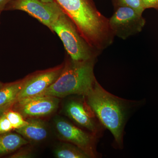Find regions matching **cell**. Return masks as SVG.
Listing matches in <instances>:
<instances>
[{
    "mask_svg": "<svg viewBox=\"0 0 158 158\" xmlns=\"http://www.w3.org/2000/svg\"><path fill=\"white\" fill-rule=\"evenodd\" d=\"M74 23L94 48L102 52L110 46L114 36L109 20L97 8L93 0H54Z\"/></svg>",
    "mask_w": 158,
    "mask_h": 158,
    "instance_id": "cell-1",
    "label": "cell"
},
{
    "mask_svg": "<svg viewBox=\"0 0 158 158\" xmlns=\"http://www.w3.org/2000/svg\"><path fill=\"white\" fill-rule=\"evenodd\" d=\"M83 97L101 124L111 132L115 143L122 148L124 127L130 107L127 101L108 92L97 80Z\"/></svg>",
    "mask_w": 158,
    "mask_h": 158,
    "instance_id": "cell-2",
    "label": "cell"
},
{
    "mask_svg": "<svg viewBox=\"0 0 158 158\" xmlns=\"http://www.w3.org/2000/svg\"><path fill=\"white\" fill-rule=\"evenodd\" d=\"M96 59L76 61L69 57L56 81L39 95L58 98L71 95L85 96L96 80L94 73Z\"/></svg>",
    "mask_w": 158,
    "mask_h": 158,
    "instance_id": "cell-3",
    "label": "cell"
},
{
    "mask_svg": "<svg viewBox=\"0 0 158 158\" xmlns=\"http://www.w3.org/2000/svg\"><path fill=\"white\" fill-rule=\"evenodd\" d=\"M51 30L56 33L69 57L74 61L97 59L102 53L88 43L74 23L64 11L54 23Z\"/></svg>",
    "mask_w": 158,
    "mask_h": 158,
    "instance_id": "cell-4",
    "label": "cell"
},
{
    "mask_svg": "<svg viewBox=\"0 0 158 158\" xmlns=\"http://www.w3.org/2000/svg\"><path fill=\"white\" fill-rule=\"evenodd\" d=\"M13 10L27 12L50 30L63 11L55 1L44 2L40 0H12L5 10Z\"/></svg>",
    "mask_w": 158,
    "mask_h": 158,
    "instance_id": "cell-5",
    "label": "cell"
},
{
    "mask_svg": "<svg viewBox=\"0 0 158 158\" xmlns=\"http://www.w3.org/2000/svg\"><path fill=\"white\" fill-rule=\"evenodd\" d=\"M109 20L114 37L123 40L140 32L144 24L142 15L127 7L115 8V12Z\"/></svg>",
    "mask_w": 158,
    "mask_h": 158,
    "instance_id": "cell-6",
    "label": "cell"
},
{
    "mask_svg": "<svg viewBox=\"0 0 158 158\" xmlns=\"http://www.w3.org/2000/svg\"><path fill=\"white\" fill-rule=\"evenodd\" d=\"M55 123L59 138L62 141L72 143L84 150L91 158L96 156L97 153L95 145L97 137L63 118H56Z\"/></svg>",
    "mask_w": 158,
    "mask_h": 158,
    "instance_id": "cell-7",
    "label": "cell"
},
{
    "mask_svg": "<svg viewBox=\"0 0 158 158\" xmlns=\"http://www.w3.org/2000/svg\"><path fill=\"white\" fill-rule=\"evenodd\" d=\"M59 100V98L55 97L36 95L16 101L11 109L25 118L46 116L58 109Z\"/></svg>",
    "mask_w": 158,
    "mask_h": 158,
    "instance_id": "cell-8",
    "label": "cell"
},
{
    "mask_svg": "<svg viewBox=\"0 0 158 158\" xmlns=\"http://www.w3.org/2000/svg\"><path fill=\"white\" fill-rule=\"evenodd\" d=\"M65 112L66 115L77 124L88 130L98 138L103 127L87 104L85 98L69 101L65 105Z\"/></svg>",
    "mask_w": 158,
    "mask_h": 158,
    "instance_id": "cell-9",
    "label": "cell"
},
{
    "mask_svg": "<svg viewBox=\"0 0 158 158\" xmlns=\"http://www.w3.org/2000/svg\"><path fill=\"white\" fill-rule=\"evenodd\" d=\"M63 65L40 73L25 79L22 88L15 101L42 93L56 81L62 72Z\"/></svg>",
    "mask_w": 158,
    "mask_h": 158,
    "instance_id": "cell-10",
    "label": "cell"
},
{
    "mask_svg": "<svg viewBox=\"0 0 158 158\" xmlns=\"http://www.w3.org/2000/svg\"><path fill=\"white\" fill-rule=\"evenodd\" d=\"M27 124L19 128L15 129V131L27 140L40 141L44 140L48 136V131L44 123L36 118L27 120Z\"/></svg>",
    "mask_w": 158,
    "mask_h": 158,
    "instance_id": "cell-11",
    "label": "cell"
},
{
    "mask_svg": "<svg viewBox=\"0 0 158 158\" xmlns=\"http://www.w3.org/2000/svg\"><path fill=\"white\" fill-rule=\"evenodd\" d=\"M28 143L27 139L18 133L9 132L0 134V157L15 152Z\"/></svg>",
    "mask_w": 158,
    "mask_h": 158,
    "instance_id": "cell-12",
    "label": "cell"
},
{
    "mask_svg": "<svg viewBox=\"0 0 158 158\" xmlns=\"http://www.w3.org/2000/svg\"><path fill=\"white\" fill-rule=\"evenodd\" d=\"M54 155L58 158H91L84 150L67 142L60 144L55 150Z\"/></svg>",
    "mask_w": 158,
    "mask_h": 158,
    "instance_id": "cell-13",
    "label": "cell"
},
{
    "mask_svg": "<svg viewBox=\"0 0 158 158\" xmlns=\"http://www.w3.org/2000/svg\"><path fill=\"white\" fill-rule=\"evenodd\" d=\"M24 79L5 85L0 88V106L15 102L23 84Z\"/></svg>",
    "mask_w": 158,
    "mask_h": 158,
    "instance_id": "cell-14",
    "label": "cell"
},
{
    "mask_svg": "<svg viewBox=\"0 0 158 158\" xmlns=\"http://www.w3.org/2000/svg\"><path fill=\"white\" fill-rule=\"evenodd\" d=\"M115 8L127 7L135 10L139 14L142 15L144 9L141 0H112Z\"/></svg>",
    "mask_w": 158,
    "mask_h": 158,
    "instance_id": "cell-15",
    "label": "cell"
},
{
    "mask_svg": "<svg viewBox=\"0 0 158 158\" xmlns=\"http://www.w3.org/2000/svg\"><path fill=\"white\" fill-rule=\"evenodd\" d=\"M5 113L11 123L13 129H17L27 124V121L25 120L22 115L17 111L10 109Z\"/></svg>",
    "mask_w": 158,
    "mask_h": 158,
    "instance_id": "cell-16",
    "label": "cell"
},
{
    "mask_svg": "<svg viewBox=\"0 0 158 158\" xmlns=\"http://www.w3.org/2000/svg\"><path fill=\"white\" fill-rule=\"evenodd\" d=\"M5 113L0 117V134L9 132L13 129Z\"/></svg>",
    "mask_w": 158,
    "mask_h": 158,
    "instance_id": "cell-17",
    "label": "cell"
},
{
    "mask_svg": "<svg viewBox=\"0 0 158 158\" xmlns=\"http://www.w3.org/2000/svg\"><path fill=\"white\" fill-rule=\"evenodd\" d=\"M32 153L28 150H20L9 156L11 158H29L32 157Z\"/></svg>",
    "mask_w": 158,
    "mask_h": 158,
    "instance_id": "cell-18",
    "label": "cell"
},
{
    "mask_svg": "<svg viewBox=\"0 0 158 158\" xmlns=\"http://www.w3.org/2000/svg\"><path fill=\"white\" fill-rule=\"evenodd\" d=\"M144 9L148 8H158V0H141Z\"/></svg>",
    "mask_w": 158,
    "mask_h": 158,
    "instance_id": "cell-19",
    "label": "cell"
},
{
    "mask_svg": "<svg viewBox=\"0 0 158 158\" xmlns=\"http://www.w3.org/2000/svg\"><path fill=\"white\" fill-rule=\"evenodd\" d=\"M15 102H12L9 103L7 104L0 106V117L7 110L11 109Z\"/></svg>",
    "mask_w": 158,
    "mask_h": 158,
    "instance_id": "cell-20",
    "label": "cell"
},
{
    "mask_svg": "<svg viewBox=\"0 0 158 158\" xmlns=\"http://www.w3.org/2000/svg\"><path fill=\"white\" fill-rule=\"evenodd\" d=\"M12 0H0V12L5 10L6 7Z\"/></svg>",
    "mask_w": 158,
    "mask_h": 158,
    "instance_id": "cell-21",
    "label": "cell"
},
{
    "mask_svg": "<svg viewBox=\"0 0 158 158\" xmlns=\"http://www.w3.org/2000/svg\"><path fill=\"white\" fill-rule=\"evenodd\" d=\"M44 2H54V0H40Z\"/></svg>",
    "mask_w": 158,
    "mask_h": 158,
    "instance_id": "cell-22",
    "label": "cell"
},
{
    "mask_svg": "<svg viewBox=\"0 0 158 158\" xmlns=\"http://www.w3.org/2000/svg\"><path fill=\"white\" fill-rule=\"evenodd\" d=\"M4 85H5V84H3L0 81V88H2Z\"/></svg>",
    "mask_w": 158,
    "mask_h": 158,
    "instance_id": "cell-23",
    "label": "cell"
},
{
    "mask_svg": "<svg viewBox=\"0 0 158 158\" xmlns=\"http://www.w3.org/2000/svg\"><path fill=\"white\" fill-rule=\"evenodd\" d=\"M1 12H0V14H1Z\"/></svg>",
    "mask_w": 158,
    "mask_h": 158,
    "instance_id": "cell-24",
    "label": "cell"
}]
</instances>
